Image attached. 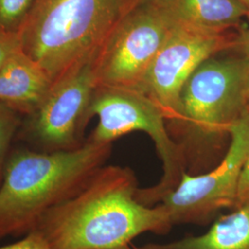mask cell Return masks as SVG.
<instances>
[{
    "label": "cell",
    "mask_w": 249,
    "mask_h": 249,
    "mask_svg": "<svg viewBox=\"0 0 249 249\" xmlns=\"http://www.w3.org/2000/svg\"><path fill=\"white\" fill-rule=\"evenodd\" d=\"M89 115L90 119L98 116V124L88 137L95 142L113 143L136 131L151 138L161 161L162 175L155 185L139 188L137 198L141 203L149 207L159 204L178 187L186 173L184 160L160 107L147 94L141 89L97 85Z\"/></svg>",
    "instance_id": "5"
},
{
    "label": "cell",
    "mask_w": 249,
    "mask_h": 249,
    "mask_svg": "<svg viewBox=\"0 0 249 249\" xmlns=\"http://www.w3.org/2000/svg\"><path fill=\"white\" fill-rule=\"evenodd\" d=\"M249 156V107L233 125L231 142L223 160L200 175L184 173L173 191L159 204L169 215L173 225H208L225 210L236 204L241 174Z\"/></svg>",
    "instance_id": "7"
},
{
    "label": "cell",
    "mask_w": 249,
    "mask_h": 249,
    "mask_svg": "<svg viewBox=\"0 0 249 249\" xmlns=\"http://www.w3.org/2000/svg\"><path fill=\"white\" fill-rule=\"evenodd\" d=\"M113 143L86 139L72 151L12 148L0 184V240L35 231L49 210L74 196L107 164Z\"/></svg>",
    "instance_id": "3"
},
{
    "label": "cell",
    "mask_w": 249,
    "mask_h": 249,
    "mask_svg": "<svg viewBox=\"0 0 249 249\" xmlns=\"http://www.w3.org/2000/svg\"><path fill=\"white\" fill-rule=\"evenodd\" d=\"M238 1H240L241 3L246 7V9H248L249 12V0H238Z\"/></svg>",
    "instance_id": "20"
},
{
    "label": "cell",
    "mask_w": 249,
    "mask_h": 249,
    "mask_svg": "<svg viewBox=\"0 0 249 249\" xmlns=\"http://www.w3.org/2000/svg\"><path fill=\"white\" fill-rule=\"evenodd\" d=\"M91 59L54 82L36 113L22 121L16 140L36 151H72L85 142L89 108L97 86Z\"/></svg>",
    "instance_id": "8"
},
{
    "label": "cell",
    "mask_w": 249,
    "mask_h": 249,
    "mask_svg": "<svg viewBox=\"0 0 249 249\" xmlns=\"http://www.w3.org/2000/svg\"><path fill=\"white\" fill-rule=\"evenodd\" d=\"M22 121L20 114L0 102V184L3 178L6 160Z\"/></svg>",
    "instance_id": "13"
},
{
    "label": "cell",
    "mask_w": 249,
    "mask_h": 249,
    "mask_svg": "<svg viewBox=\"0 0 249 249\" xmlns=\"http://www.w3.org/2000/svg\"><path fill=\"white\" fill-rule=\"evenodd\" d=\"M249 107V64L240 45L202 63L185 83L167 123L186 173L200 175L223 160L231 132Z\"/></svg>",
    "instance_id": "2"
},
{
    "label": "cell",
    "mask_w": 249,
    "mask_h": 249,
    "mask_svg": "<svg viewBox=\"0 0 249 249\" xmlns=\"http://www.w3.org/2000/svg\"><path fill=\"white\" fill-rule=\"evenodd\" d=\"M119 17L118 0H34L17 30L20 48L53 84L94 58Z\"/></svg>",
    "instance_id": "4"
},
{
    "label": "cell",
    "mask_w": 249,
    "mask_h": 249,
    "mask_svg": "<svg viewBox=\"0 0 249 249\" xmlns=\"http://www.w3.org/2000/svg\"><path fill=\"white\" fill-rule=\"evenodd\" d=\"M141 249H249V202L219 216L205 233Z\"/></svg>",
    "instance_id": "12"
},
{
    "label": "cell",
    "mask_w": 249,
    "mask_h": 249,
    "mask_svg": "<svg viewBox=\"0 0 249 249\" xmlns=\"http://www.w3.org/2000/svg\"><path fill=\"white\" fill-rule=\"evenodd\" d=\"M33 3L34 0H0V30L17 32Z\"/></svg>",
    "instance_id": "14"
},
{
    "label": "cell",
    "mask_w": 249,
    "mask_h": 249,
    "mask_svg": "<svg viewBox=\"0 0 249 249\" xmlns=\"http://www.w3.org/2000/svg\"><path fill=\"white\" fill-rule=\"evenodd\" d=\"M248 202H249V156L241 174L235 208L240 207Z\"/></svg>",
    "instance_id": "17"
},
{
    "label": "cell",
    "mask_w": 249,
    "mask_h": 249,
    "mask_svg": "<svg viewBox=\"0 0 249 249\" xmlns=\"http://www.w3.org/2000/svg\"><path fill=\"white\" fill-rule=\"evenodd\" d=\"M165 0H118L120 16L138 7L151 4H162Z\"/></svg>",
    "instance_id": "18"
},
{
    "label": "cell",
    "mask_w": 249,
    "mask_h": 249,
    "mask_svg": "<svg viewBox=\"0 0 249 249\" xmlns=\"http://www.w3.org/2000/svg\"><path fill=\"white\" fill-rule=\"evenodd\" d=\"M139 249V248H136V247H134L133 245H131V246H130V248H129V249Z\"/></svg>",
    "instance_id": "21"
},
{
    "label": "cell",
    "mask_w": 249,
    "mask_h": 249,
    "mask_svg": "<svg viewBox=\"0 0 249 249\" xmlns=\"http://www.w3.org/2000/svg\"><path fill=\"white\" fill-rule=\"evenodd\" d=\"M0 249H51L45 239L37 232L33 231L22 239L15 243L0 247Z\"/></svg>",
    "instance_id": "16"
},
{
    "label": "cell",
    "mask_w": 249,
    "mask_h": 249,
    "mask_svg": "<svg viewBox=\"0 0 249 249\" xmlns=\"http://www.w3.org/2000/svg\"><path fill=\"white\" fill-rule=\"evenodd\" d=\"M52 85L43 68L18 48L0 70V102L27 117L43 104Z\"/></svg>",
    "instance_id": "10"
},
{
    "label": "cell",
    "mask_w": 249,
    "mask_h": 249,
    "mask_svg": "<svg viewBox=\"0 0 249 249\" xmlns=\"http://www.w3.org/2000/svg\"><path fill=\"white\" fill-rule=\"evenodd\" d=\"M162 5L179 23L213 32H228L248 20L249 12L238 0H165Z\"/></svg>",
    "instance_id": "11"
},
{
    "label": "cell",
    "mask_w": 249,
    "mask_h": 249,
    "mask_svg": "<svg viewBox=\"0 0 249 249\" xmlns=\"http://www.w3.org/2000/svg\"><path fill=\"white\" fill-rule=\"evenodd\" d=\"M240 49L243 53L245 54L249 64V26L242 34Z\"/></svg>",
    "instance_id": "19"
},
{
    "label": "cell",
    "mask_w": 249,
    "mask_h": 249,
    "mask_svg": "<svg viewBox=\"0 0 249 249\" xmlns=\"http://www.w3.org/2000/svg\"><path fill=\"white\" fill-rule=\"evenodd\" d=\"M139 183L127 166L105 164L74 196L49 210L37 231L51 249H128L145 232L174 226L160 204L137 198Z\"/></svg>",
    "instance_id": "1"
},
{
    "label": "cell",
    "mask_w": 249,
    "mask_h": 249,
    "mask_svg": "<svg viewBox=\"0 0 249 249\" xmlns=\"http://www.w3.org/2000/svg\"><path fill=\"white\" fill-rule=\"evenodd\" d=\"M176 25L162 4L141 6L120 16L92 61L97 85L142 89Z\"/></svg>",
    "instance_id": "6"
},
{
    "label": "cell",
    "mask_w": 249,
    "mask_h": 249,
    "mask_svg": "<svg viewBox=\"0 0 249 249\" xmlns=\"http://www.w3.org/2000/svg\"><path fill=\"white\" fill-rule=\"evenodd\" d=\"M243 32H213L177 22L141 89L160 107L166 124L177 115L181 91L190 76L211 56L238 47Z\"/></svg>",
    "instance_id": "9"
},
{
    "label": "cell",
    "mask_w": 249,
    "mask_h": 249,
    "mask_svg": "<svg viewBox=\"0 0 249 249\" xmlns=\"http://www.w3.org/2000/svg\"><path fill=\"white\" fill-rule=\"evenodd\" d=\"M18 48L20 44L17 32L0 30V70L9 55Z\"/></svg>",
    "instance_id": "15"
}]
</instances>
